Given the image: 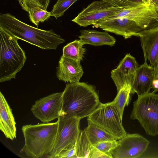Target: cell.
I'll use <instances>...</instances> for the list:
<instances>
[{"label": "cell", "instance_id": "obj_14", "mask_svg": "<svg viewBox=\"0 0 158 158\" xmlns=\"http://www.w3.org/2000/svg\"><path fill=\"white\" fill-rule=\"evenodd\" d=\"M83 73L80 61L63 56L60 57L56 73L59 80L70 83L78 82Z\"/></svg>", "mask_w": 158, "mask_h": 158}, {"label": "cell", "instance_id": "obj_4", "mask_svg": "<svg viewBox=\"0 0 158 158\" xmlns=\"http://www.w3.org/2000/svg\"><path fill=\"white\" fill-rule=\"evenodd\" d=\"M17 38L0 28V82L15 78L26 60Z\"/></svg>", "mask_w": 158, "mask_h": 158}, {"label": "cell", "instance_id": "obj_26", "mask_svg": "<svg viewBox=\"0 0 158 158\" xmlns=\"http://www.w3.org/2000/svg\"><path fill=\"white\" fill-rule=\"evenodd\" d=\"M22 8L28 12L30 8L35 7L47 10L50 0H18Z\"/></svg>", "mask_w": 158, "mask_h": 158}, {"label": "cell", "instance_id": "obj_5", "mask_svg": "<svg viewBox=\"0 0 158 158\" xmlns=\"http://www.w3.org/2000/svg\"><path fill=\"white\" fill-rule=\"evenodd\" d=\"M130 118L137 120L146 134L158 135V94L153 92L138 96L133 103Z\"/></svg>", "mask_w": 158, "mask_h": 158}, {"label": "cell", "instance_id": "obj_1", "mask_svg": "<svg viewBox=\"0 0 158 158\" xmlns=\"http://www.w3.org/2000/svg\"><path fill=\"white\" fill-rule=\"evenodd\" d=\"M100 103L94 86L85 82L70 83L63 92L60 117L81 119L90 115Z\"/></svg>", "mask_w": 158, "mask_h": 158}, {"label": "cell", "instance_id": "obj_25", "mask_svg": "<svg viewBox=\"0 0 158 158\" xmlns=\"http://www.w3.org/2000/svg\"><path fill=\"white\" fill-rule=\"evenodd\" d=\"M77 0H57L50 12L51 16L56 19L63 15L65 11Z\"/></svg>", "mask_w": 158, "mask_h": 158}, {"label": "cell", "instance_id": "obj_9", "mask_svg": "<svg viewBox=\"0 0 158 158\" xmlns=\"http://www.w3.org/2000/svg\"><path fill=\"white\" fill-rule=\"evenodd\" d=\"M149 144L148 140L138 134H127L119 140L117 146L110 153L112 158H139Z\"/></svg>", "mask_w": 158, "mask_h": 158}, {"label": "cell", "instance_id": "obj_29", "mask_svg": "<svg viewBox=\"0 0 158 158\" xmlns=\"http://www.w3.org/2000/svg\"><path fill=\"white\" fill-rule=\"evenodd\" d=\"M111 5L118 7L130 6L127 0H101Z\"/></svg>", "mask_w": 158, "mask_h": 158}, {"label": "cell", "instance_id": "obj_28", "mask_svg": "<svg viewBox=\"0 0 158 158\" xmlns=\"http://www.w3.org/2000/svg\"><path fill=\"white\" fill-rule=\"evenodd\" d=\"M89 158H112L109 155L105 153L92 145Z\"/></svg>", "mask_w": 158, "mask_h": 158}, {"label": "cell", "instance_id": "obj_6", "mask_svg": "<svg viewBox=\"0 0 158 158\" xmlns=\"http://www.w3.org/2000/svg\"><path fill=\"white\" fill-rule=\"evenodd\" d=\"M81 119L75 117H60L54 145L47 158H61L66 152L74 148L81 131Z\"/></svg>", "mask_w": 158, "mask_h": 158}, {"label": "cell", "instance_id": "obj_11", "mask_svg": "<svg viewBox=\"0 0 158 158\" xmlns=\"http://www.w3.org/2000/svg\"><path fill=\"white\" fill-rule=\"evenodd\" d=\"M95 25L106 31L123 36L125 39L132 36L139 37V33L143 30L135 21L126 17L103 19Z\"/></svg>", "mask_w": 158, "mask_h": 158}, {"label": "cell", "instance_id": "obj_27", "mask_svg": "<svg viewBox=\"0 0 158 158\" xmlns=\"http://www.w3.org/2000/svg\"><path fill=\"white\" fill-rule=\"evenodd\" d=\"M118 144V141L117 140H115L100 142L94 146L99 150L109 155L112 157L110 152L111 150L117 146Z\"/></svg>", "mask_w": 158, "mask_h": 158}, {"label": "cell", "instance_id": "obj_23", "mask_svg": "<svg viewBox=\"0 0 158 158\" xmlns=\"http://www.w3.org/2000/svg\"><path fill=\"white\" fill-rule=\"evenodd\" d=\"M111 76L116 86L118 92L126 86H132L134 74L125 75L115 69L111 71Z\"/></svg>", "mask_w": 158, "mask_h": 158}, {"label": "cell", "instance_id": "obj_31", "mask_svg": "<svg viewBox=\"0 0 158 158\" xmlns=\"http://www.w3.org/2000/svg\"><path fill=\"white\" fill-rule=\"evenodd\" d=\"M147 4L156 14L158 22V0H147Z\"/></svg>", "mask_w": 158, "mask_h": 158}, {"label": "cell", "instance_id": "obj_7", "mask_svg": "<svg viewBox=\"0 0 158 158\" xmlns=\"http://www.w3.org/2000/svg\"><path fill=\"white\" fill-rule=\"evenodd\" d=\"M88 122L103 129L118 140L127 135L117 110L111 102L100 103L95 110L88 117Z\"/></svg>", "mask_w": 158, "mask_h": 158}, {"label": "cell", "instance_id": "obj_15", "mask_svg": "<svg viewBox=\"0 0 158 158\" xmlns=\"http://www.w3.org/2000/svg\"><path fill=\"white\" fill-rule=\"evenodd\" d=\"M147 60L138 67L134 74V79L131 89V95L136 93L140 96L149 92L152 87L154 67L148 65Z\"/></svg>", "mask_w": 158, "mask_h": 158}, {"label": "cell", "instance_id": "obj_24", "mask_svg": "<svg viewBox=\"0 0 158 158\" xmlns=\"http://www.w3.org/2000/svg\"><path fill=\"white\" fill-rule=\"evenodd\" d=\"M30 20L37 27L40 23L44 22L51 16L50 12L38 7H32L28 10Z\"/></svg>", "mask_w": 158, "mask_h": 158}, {"label": "cell", "instance_id": "obj_18", "mask_svg": "<svg viewBox=\"0 0 158 158\" xmlns=\"http://www.w3.org/2000/svg\"><path fill=\"white\" fill-rule=\"evenodd\" d=\"M84 130L90 143L93 146L100 142L116 140L107 131L92 123L88 122V126Z\"/></svg>", "mask_w": 158, "mask_h": 158}, {"label": "cell", "instance_id": "obj_20", "mask_svg": "<svg viewBox=\"0 0 158 158\" xmlns=\"http://www.w3.org/2000/svg\"><path fill=\"white\" fill-rule=\"evenodd\" d=\"M80 40H76L64 47L63 55L64 56L77 61L81 60L85 52V49Z\"/></svg>", "mask_w": 158, "mask_h": 158}, {"label": "cell", "instance_id": "obj_17", "mask_svg": "<svg viewBox=\"0 0 158 158\" xmlns=\"http://www.w3.org/2000/svg\"><path fill=\"white\" fill-rule=\"evenodd\" d=\"M81 35L78 36L81 42L84 45L89 44L99 46L107 45H114L116 40L106 31L101 32L93 30H81Z\"/></svg>", "mask_w": 158, "mask_h": 158}, {"label": "cell", "instance_id": "obj_12", "mask_svg": "<svg viewBox=\"0 0 158 158\" xmlns=\"http://www.w3.org/2000/svg\"><path fill=\"white\" fill-rule=\"evenodd\" d=\"M126 17L135 22L143 30L147 28L153 20H158L156 14L148 4L127 7L105 19Z\"/></svg>", "mask_w": 158, "mask_h": 158}, {"label": "cell", "instance_id": "obj_32", "mask_svg": "<svg viewBox=\"0 0 158 158\" xmlns=\"http://www.w3.org/2000/svg\"><path fill=\"white\" fill-rule=\"evenodd\" d=\"M73 148L71 150L65 152L61 157L62 158H76L75 148Z\"/></svg>", "mask_w": 158, "mask_h": 158}, {"label": "cell", "instance_id": "obj_16", "mask_svg": "<svg viewBox=\"0 0 158 158\" xmlns=\"http://www.w3.org/2000/svg\"><path fill=\"white\" fill-rule=\"evenodd\" d=\"M0 129L7 138H16V123L12 109L1 92H0Z\"/></svg>", "mask_w": 158, "mask_h": 158}, {"label": "cell", "instance_id": "obj_21", "mask_svg": "<svg viewBox=\"0 0 158 158\" xmlns=\"http://www.w3.org/2000/svg\"><path fill=\"white\" fill-rule=\"evenodd\" d=\"M92 145L84 131H81L75 146L76 158H89Z\"/></svg>", "mask_w": 158, "mask_h": 158}, {"label": "cell", "instance_id": "obj_13", "mask_svg": "<svg viewBox=\"0 0 158 158\" xmlns=\"http://www.w3.org/2000/svg\"><path fill=\"white\" fill-rule=\"evenodd\" d=\"M144 59H148L150 65H158V25L142 30L139 33Z\"/></svg>", "mask_w": 158, "mask_h": 158}, {"label": "cell", "instance_id": "obj_8", "mask_svg": "<svg viewBox=\"0 0 158 158\" xmlns=\"http://www.w3.org/2000/svg\"><path fill=\"white\" fill-rule=\"evenodd\" d=\"M126 7H116L102 0L95 1L84 9L72 21L81 27L95 25Z\"/></svg>", "mask_w": 158, "mask_h": 158}, {"label": "cell", "instance_id": "obj_33", "mask_svg": "<svg viewBox=\"0 0 158 158\" xmlns=\"http://www.w3.org/2000/svg\"><path fill=\"white\" fill-rule=\"evenodd\" d=\"M130 6H133L142 4H147V0H127Z\"/></svg>", "mask_w": 158, "mask_h": 158}, {"label": "cell", "instance_id": "obj_10", "mask_svg": "<svg viewBox=\"0 0 158 158\" xmlns=\"http://www.w3.org/2000/svg\"><path fill=\"white\" fill-rule=\"evenodd\" d=\"M62 92L54 93L36 101L31 111L43 123H48L58 119L62 106Z\"/></svg>", "mask_w": 158, "mask_h": 158}, {"label": "cell", "instance_id": "obj_22", "mask_svg": "<svg viewBox=\"0 0 158 158\" xmlns=\"http://www.w3.org/2000/svg\"><path fill=\"white\" fill-rule=\"evenodd\" d=\"M138 67L135 58L127 53L119 63L116 69L125 75L134 74Z\"/></svg>", "mask_w": 158, "mask_h": 158}, {"label": "cell", "instance_id": "obj_19", "mask_svg": "<svg viewBox=\"0 0 158 158\" xmlns=\"http://www.w3.org/2000/svg\"><path fill=\"white\" fill-rule=\"evenodd\" d=\"M131 86H126L118 92L114 100L111 102L115 108L122 120L125 107L127 106L131 100Z\"/></svg>", "mask_w": 158, "mask_h": 158}, {"label": "cell", "instance_id": "obj_2", "mask_svg": "<svg viewBox=\"0 0 158 158\" xmlns=\"http://www.w3.org/2000/svg\"><path fill=\"white\" fill-rule=\"evenodd\" d=\"M0 28L19 39L44 49H56L65 41L53 30H45L33 27L8 13L0 14Z\"/></svg>", "mask_w": 158, "mask_h": 158}, {"label": "cell", "instance_id": "obj_3", "mask_svg": "<svg viewBox=\"0 0 158 158\" xmlns=\"http://www.w3.org/2000/svg\"><path fill=\"white\" fill-rule=\"evenodd\" d=\"M58 121L23 125L21 128L25 143L20 152L32 158H47L52 149Z\"/></svg>", "mask_w": 158, "mask_h": 158}, {"label": "cell", "instance_id": "obj_30", "mask_svg": "<svg viewBox=\"0 0 158 158\" xmlns=\"http://www.w3.org/2000/svg\"><path fill=\"white\" fill-rule=\"evenodd\" d=\"M152 88L153 92L158 91V65L154 67Z\"/></svg>", "mask_w": 158, "mask_h": 158}]
</instances>
